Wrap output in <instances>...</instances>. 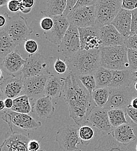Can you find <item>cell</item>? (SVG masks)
<instances>
[{
	"mask_svg": "<svg viewBox=\"0 0 137 151\" xmlns=\"http://www.w3.org/2000/svg\"><path fill=\"white\" fill-rule=\"evenodd\" d=\"M64 98L68 108L70 116L77 125L81 127L89 123V117L97 106L78 76L71 73L66 76Z\"/></svg>",
	"mask_w": 137,
	"mask_h": 151,
	"instance_id": "obj_1",
	"label": "cell"
},
{
	"mask_svg": "<svg viewBox=\"0 0 137 151\" xmlns=\"http://www.w3.org/2000/svg\"><path fill=\"white\" fill-rule=\"evenodd\" d=\"M69 72L77 76L94 75L100 65V49L80 50L73 56L66 58Z\"/></svg>",
	"mask_w": 137,
	"mask_h": 151,
	"instance_id": "obj_2",
	"label": "cell"
},
{
	"mask_svg": "<svg viewBox=\"0 0 137 151\" xmlns=\"http://www.w3.org/2000/svg\"><path fill=\"white\" fill-rule=\"evenodd\" d=\"M100 65L112 70L129 69L128 48L124 45L101 47Z\"/></svg>",
	"mask_w": 137,
	"mask_h": 151,
	"instance_id": "obj_3",
	"label": "cell"
},
{
	"mask_svg": "<svg viewBox=\"0 0 137 151\" xmlns=\"http://www.w3.org/2000/svg\"><path fill=\"white\" fill-rule=\"evenodd\" d=\"M1 116L8 124L12 133L14 132V127L27 131L36 130L41 126V123L30 115L15 112L11 109H5L1 111Z\"/></svg>",
	"mask_w": 137,
	"mask_h": 151,
	"instance_id": "obj_4",
	"label": "cell"
},
{
	"mask_svg": "<svg viewBox=\"0 0 137 151\" xmlns=\"http://www.w3.org/2000/svg\"><path fill=\"white\" fill-rule=\"evenodd\" d=\"M121 4L120 0H97L95 25L101 28L111 24L121 9Z\"/></svg>",
	"mask_w": 137,
	"mask_h": 151,
	"instance_id": "obj_5",
	"label": "cell"
},
{
	"mask_svg": "<svg viewBox=\"0 0 137 151\" xmlns=\"http://www.w3.org/2000/svg\"><path fill=\"white\" fill-rule=\"evenodd\" d=\"M1 29H3L18 45L26 41L33 32L29 25L27 19L19 15L9 17L6 26Z\"/></svg>",
	"mask_w": 137,
	"mask_h": 151,
	"instance_id": "obj_6",
	"label": "cell"
},
{
	"mask_svg": "<svg viewBox=\"0 0 137 151\" xmlns=\"http://www.w3.org/2000/svg\"><path fill=\"white\" fill-rule=\"evenodd\" d=\"M136 96L137 91L133 89V86L109 88V99L104 108L109 111L116 109L125 110L131 106L133 99Z\"/></svg>",
	"mask_w": 137,
	"mask_h": 151,
	"instance_id": "obj_7",
	"label": "cell"
},
{
	"mask_svg": "<svg viewBox=\"0 0 137 151\" xmlns=\"http://www.w3.org/2000/svg\"><path fill=\"white\" fill-rule=\"evenodd\" d=\"M79 126L77 124L67 125L56 132V141L62 151H77L81 144L78 135Z\"/></svg>",
	"mask_w": 137,
	"mask_h": 151,
	"instance_id": "obj_8",
	"label": "cell"
},
{
	"mask_svg": "<svg viewBox=\"0 0 137 151\" xmlns=\"http://www.w3.org/2000/svg\"><path fill=\"white\" fill-rule=\"evenodd\" d=\"M70 25L78 28H86L95 25V6L80 7L74 9L67 16Z\"/></svg>",
	"mask_w": 137,
	"mask_h": 151,
	"instance_id": "obj_9",
	"label": "cell"
},
{
	"mask_svg": "<svg viewBox=\"0 0 137 151\" xmlns=\"http://www.w3.org/2000/svg\"><path fill=\"white\" fill-rule=\"evenodd\" d=\"M80 50L78 28L70 25L61 42L58 46V52L68 58L75 55Z\"/></svg>",
	"mask_w": 137,
	"mask_h": 151,
	"instance_id": "obj_10",
	"label": "cell"
},
{
	"mask_svg": "<svg viewBox=\"0 0 137 151\" xmlns=\"http://www.w3.org/2000/svg\"><path fill=\"white\" fill-rule=\"evenodd\" d=\"M26 63L22 70L23 79L38 76L50 75L49 65L44 57L39 53L29 55L26 59Z\"/></svg>",
	"mask_w": 137,
	"mask_h": 151,
	"instance_id": "obj_11",
	"label": "cell"
},
{
	"mask_svg": "<svg viewBox=\"0 0 137 151\" xmlns=\"http://www.w3.org/2000/svg\"><path fill=\"white\" fill-rule=\"evenodd\" d=\"M50 75L38 76L24 78V94L26 95L30 100L36 101L44 96L46 85Z\"/></svg>",
	"mask_w": 137,
	"mask_h": 151,
	"instance_id": "obj_12",
	"label": "cell"
},
{
	"mask_svg": "<svg viewBox=\"0 0 137 151\" xmlns=\"http://www.w3.org/2000/svg\"><path fill=\"white\" fill-rule=\"evenodd\" d=\"M1 98L13 99L24 94L23 79L22 77L9 76L4 78L0 84Z\"/></svg>",
	"mask_w": 137,
	"mask_h": 151,
	"instance_id": "obj_13",
	"label": "cell"
},
{
	"mask_svg": "<svg viewBox=\"0 0 137 151\" xmlns=\"http://www.w3.org/2000/svg\"><path fill=\"white\" fill-rule=\"evenodd\" d=\"M99 29L96 25L86 28H78L80 41V50H95L102 47Z\"/></svg>",
	"mask_w": 137,
	"mask_h": 151,
	"instance_id": "obj_14",
	"label": "cell"
},
{
	"mask_svg": "<svg viewBox=\"0 0 137 151\" xmlns=\"http://www.w3.org/2000/svg\"><path fill=\"white\" fill-rule=\"evenodd\" d=\"M109 110L104 108L96 106L91 113L88 122L94 127L104 134H112L115 129L112 126L108 114Z\"/></svg>",
	"mask_w": 137,
	"mask_h": 151,
	"instance_id": "obj_15",
	"label": "cell"
},
{
	"mask_svg": "<svg viewBox=\"0 0 137 151\" xmlns=\"http://www.w3.org/2000/svg\"><path fill=\"white\" fill-rule=\"evenodd\" d=\"M26 61L18 52L14 51L2 59L1 69L9 76H21Z\"/></svg>",
	"mask_w": 137,
	"mask_h": 151,
	"instance_id": "obj_16",
	"label": "cell"
},
{
	"mask_svg": "<svg viewBox=\"0 0 137 151\" xmlns=\"http://www.w3.org/2000/svg\"><path fill=\"white\" fill-rule=\"evenodd\" d=\"M54 21V26L51 30L44 32V35L49 42L59 45L64 37L70 24L67 18L63 16L52 17Z\"/></svg>",
	"mask_w": 137,
	"mask_h": 151,
	"instance_id": "obj_17",
	"label": "cell"
},
{
	"mask_svg": "<svg viewBox=\"0 0 137 151\" xmlns=\"http://www.w3.org/2000/svg\"><path fill=\"white\" fill-rule=\"evenodd\" d=\"M29 134L14 132L7 137L1 146V151H29Z\"/></svg>",
	"mask_w": 137,
	"mask_h": 151,
	"instance_id": "obj_18",
	"label": "cell"
},
{
	"mask_svg": "<svg viewBox=\"0 0 137 151\" xmlns=\"http://www.w3.org/2000/svg\"><path fill=\"white\" fill-rule=\"evenodd\" d=\"M99 36L102 42V47L124 45L125 38L112 24L100 28Z\"/></svg>",
	"mask_w": 137,
	"mask_h": 151,
	"instance_id": "obj_19",
	"label": "cell"
},
{
	"mask_svg": "<svg viewBox=\"0 0 137 151\" xmlns=\"http://www.w3.org/2000/svg\"><path fill=\"white\" fill-rule=\"evenodd\" d=\"M137 78L130 69L123 70H113V77L109 88H119L134 86Z\"/></svg>",
	"mask_w": 137,
	"mask_h": 151,
	"instance_id": "obj_20",
	"label": "cell"
},
{
	"mask_svg": "<svg viewBox=\"0 0 137 151\" xmlns=\"http://www.w3.org/2000/svg\"><path fill=\"white\" fill-rule=\"evenodd\" d=\"M132 22L131 11L121 9L117 17L112 22L118 32L125 39L131 35Z\"/></svg>",
	"mask_w": 137,
	"mask_h": 151,
	"instance_id": "obj_21",
	"label": "cell"
},
{
	"mask_svg": "<svg viewBox=\"0 0 137 151\" xmlns=\"http://www.w3.org/2000/svg\"><path fill=\"white\" fill-rule=\"evenodd\" d=\"M65 82V78L59 77L50 74L46 85L45 96L51 99L59 98L62 91H64Z\"/></svg>",
	"mask_w": 137,
	"mask_h": 151,
	"instance_id": "obj_22",
	"label": "cell"
},
{
	"mask_svg": "<svg viewBox=\"0 0 137 151\" xmlns=\"http://www.w3.org/2000/svg\"><path fill=\"white\" fill-rule=\"evenodd\" d=\"M93 151H131L127 145L118 142L114 138L112 134H107L100 138L97 146Z\"/></svg>",
	"mask_w": 137,
	"mask_h": 151,
	"instance_id": "obj_23",
	"label": "cell"
},
{
	"mask_svg": "<svg viewBox=\"0 0 137 151\" xmlns=\"http://www.w3.org/2000/svg\"><path fill=\"white\" fill-rule=\"evenodd\" d=\"M34 109L39 117L43 119L51 118L56 111L52 103V99L46 96L36 101L34 104Z\"/></svg>",
	"mask_w": 137,
	"mask_h": 151,
	"instance_id": "obj_24",
	"label": "cell"
},
{
	"mask_svg": "<svg viewBox=\"0 0 137 151\" xmlns=\"http://www.w3.org/2000/svg\"><path fill=\"white\" fill-rule=\"evenodd\" d=\"M112 135L118 142L124 145H128L137 139L133 128L128 123L115 129Z\"/></svg>",
	"mask_w": 137,
	"mask_h": 151,
	"instance_id": "obj_25",
	"label": "cell"
},
{
	"mask_svg": "<svg viewBox=\"0 0 137 151\" xmlns=\"http://www.w3.org/2000/svg\"><path fill=\"white\" fill-rule=\"evenodd\" d=\"M66 5L67 0H49L47 1L46 10L41 11V13L49 18L62 16Z\"/></svg>",
	"mask_w": 137,
	"mask_h": 151,
	"instance_id": "obj_26",
	"label": "cell"
},
{
	"mask_svg": "<svg viewBox=\"0 0 137 151\" xmlns=\"http://www.w3.org/2000/svg\"><path fill=\"white\" fill-rule=\"evenodd\" d=\"M18 45L3 30H0V56L1 60L15 51Z\"/></svg>",
	"mask_w": 137,
	"mask_h": 151,
	"instance_id": "obj_27",
	"label": "cell"
},
{
	"mask_svg": "<svg viewBox=\"0 0 137 151\" xmlns=\"http://www.w3.org/2000/svg\"><path fill=\"white\" fill-rule=\"evenodd\" d=\"M94 76L96 80L97 88L108 87L112 80L113 70L100 66Z\"/></svg>",
	"mask_w": 137,
	"mask_h": 151,
	"instance_id": "obj_28",
	"label": "cell"
},
{
	"mask_svg": "<svg viewBox=\"0 0 137 151\" xmlns=\"http://www.w3.org/2000/svg\"><path fill=\"white\" fill-rule=\"evenodd\" d=\"M26 95H22L14 99V105L12 111L23 114H28L32 111V107Z\"/></svg>",
	"mask_w": 137,
	"mask_h": 151,
	"instance_id": "obj_29",
	"label": "cell"
},
{
	"mask_svg": "<svg viewBox=\"0 0 137 151\" xmlns=\"http://www.w3.org/2000/svg\"><path fill=\"white\" fill-rule=\"evenodd\" d=\"M125 112L123 109H112L109 111L108 114L110 123L114 129L127 124V120L125 117Z\"/></svg>",
	"mask_w": 137,
	"mask_h": 151,
	"instance_id": "obj_30",
	"label": "cell"
},
{
	"mask_svg": "<svg viewBox=\"0 0 137 151\" xmlns=\"http://www.w3.org/2000/svg\"><path fill=\"white\" fill-rule=\"evenodd\" d=\"M92 98L97 106L104 108L109 99V88H96L92 93Z\"/></svg>",
	"mask_w": 137,
	"mask_h": 151,
	"instance_id": "obj_31",
	"label": "cell"
},
{
	"mask_svg": "<svg viewBox=\"0 0 137 151\" xmlns=\"http://www.w3.org/2000/svg\"><path fill=\"white\" fill-rule=\"evenodd\" d=\"M78 135L81 144L87 146L95 137V132L91 127L84 125L79 127Z\"/></svg>",
	"mask_w": 137,
	"mask_h": 151,
	"instance_id": "obj_32",
	"label": "cell"
},
{
	"mask_svg": "<svg viewBox=\"0 0 137 151\" xmlns=\"http://www.w3.org/2000/svg\"><path fill=\"white\" fill-rule=\"evenodd\" d=\"M78 78L82 84L92 96L94 91L97 88L96 80L94 75L80 76H78Z\"/></svg>",
	"mask_w": 137,
	"mask_h": 151,
	"instance_id": "obj_33",
	"label": "cell"
},
{
	"mask_svg": "<svg viewBox=\"0 0 137 151\" xmlns=\"http://www.w3.org/2000/svg\"><path fill=\"white\" fill-rule=\"evenodd\" d=\"M129 69L133 73L137 72V51L128 49Z\"/></svg>",
	"mask_w": 137,
	"mask_h": 151,
	"instance_id": "obj_34",
	"label": "cell"
},
{
	"mask_svg": "<svg viewBox=\"0 0 137 151\" xmlns=\"http://www.w3.org/2000/svg\"><path fill=\"white\" fill-rule=\"evenodd\" d=\"M54 68L56 73L59 75H64L65 74L68 69V66L65 61L61 59L58 57L55 61Z\"/></svg>",
	"mask_w": 137,
	"mask_h": 151,
	"instance_id": "obj_35",
	"label": "cell"
},
{
	"mask_svg": "<svg viewBox=\"0 0 137 151\" xmlns=\"http://www.w3.org/2000/svg\"><path fill=\"white\" fill-rule=\"evenodd\" d=\"M39 47L38 43L34 40H28L25 42V49L30 55L36 54Z\"/></svg>",
	"mask_w": 137,
	"mask_h": 151,
	"instance_id": "obj_36",
	"label": "cell"
},
{
	"mask_svg": "<svg viewBox=\"0 0 137 151\" xmlns=\"http://www.w3.org/2000/svg\"><path fill=\"white\" fill-rule=\"evenodd\" d=\"M35 4L34 0H22L20 1V11L25 14H29L32 10Z\"/></svg>",
	"mask_w": 137,
	"mask_h": 151,
	"instance_id": "obj_37",
	"label": "cell"
},
{
	"mask_svg": "<svg viewBox=\"0 0 137 151\" xmlns=\"http://www.w3.org/2000/svg\"><path fill=\"white\" fill-rule=\"evenodd\" d=\"M40 25L41 28L44 32H48L53 28L54 26V21L52 18L44 17L40 20Z\"/></svg>",
	"mask_w": 137,
	"mask_h": 151,
	"instance_id": "obj_38",
	"label": "cell"
},
{
	"mask_svg": "<svg viewBox=\"0 0 137 151\" xmlns=\"http://www.w3.org/2000/svg\"><path fill=\"white\" fill-rule=\"evenodd\" d=\"M121 8L127 11H133L137 9V0H123Z\"/></svg>",
	"mask_w": 137,
	"mask_h": 151,
	"instance_id": "obj_39",
	"label": "cell"
},
{
	"mask_svg": "<svg viewBox=\"0 0 137 151\" xmlns=\"http://www.w3.org/2000/svg\"><path fill=\"white\" fill-rule=\"evenodd\" d=\"M124 45H125L128 49L137 51V35L130 36L127 38L125 40Z\"/></svg>",
	"mask_w": 137,
	"mask_h": 151,
	"instance_id": "obj_40",
	"label": "cell"
},
{
	"mask_svg": "<svg viewBox=\"0 0 137 151\" xmlns=\"http://www.w3.org/2000/svg\"><path fill=\"white\" fill-rule=\"evenodd\" d=\"M20 1L18 0H10L7 4L8 10L13 13H17L20 11Z\"/></svg>",
	"mask_w": 137,
	"mask_h": 151,
	"instance_id": "obj_41",
	"label": "cell"
},
{
	"mask_svg": "<svg viewBox=\"0 0 137 151\" xmlns=\"http://www.w3.org/2000/svg\"><path fill=\"white\" fill-rule=\"evenodd\" d=\"M124 111L127 116L130 118L133 124L137 126V109L130 106Z\"/></svg>",
	"mask_w": 137,
	"mask_h": 151,
	"instance_id": "obj_42",
	"label": "cell"
},
{
	"mask_svg": "<svg viewBox=\"0 0 137 151\" xmlns=\"http://www.w3.org/2000/svg\"><path fill=\"white\" fill-rule=\"evenodd\" d=\"M77 1V0H67V5L62 15L63 17L65 18L67 17V16L74 9Z\"/></svg>",
	"mask_w": 137,
	"mask_h": 151,
	"instance_id": "obj_43",
	"label": "cell"
},
{
	"mask_svg": "<svg viewBox=\"0 0 137 151\" xmlns=\"http://www.w3.org/2000/svg\"><path fill=\"white\" fill-rule=\"evenodd\" d=\"M132 22L131 28V35L134 36L136 35L137 31V9L131 11Z\"/></svg>",
	"mask_w": 137,
	"mask_h": 151,
	"instance_id": "obj_44",
	"label": "cell"
},
{
	"mask_svg": "<svg viewBox=\"0 0 137 151\" xmlns=\"http://www.w3.org/2000/svg\"><path fill=\"white\" fill-rule=\"evenodd\" d=\"M96 2L97 0H78L74 9L80 7L94 6L95 5Z\"/></svg>",
	"mask_w": 137,
	"mask_h": 151,
	"instance_id": "obj_45",
	"label": "cell"
},
{
	"mask_svg": "<svg viewBox=\"0 0 137 151\" xmlns=\"http://www.w3.org/2000/svg\"><path fill=\"white\" fill-rule=\"evenodd\" d=\"M28 148L29 151H40V145L39 142L35 139H30L28 143Z\"/></svg>",
	"mask_w": 137,
	"mask_h": 151,
	"instance_id": "obj_46",
	"label": "cell"
},
{
	"mask_svg": "<svg viewBox=\"0 0 137 151\" xmlns=\"http://www.w3.org/2000/svg\"><path fill=\"white\" fill-rule=\"evenodd\" d=\"M8 12H5V14H1L0 15V27L2 29L5 27L8 23Z\"/></svg>",
	"mask_w": 137,
	"mask_h": 151,
	"instance_id": "obj_47",
	"label": "cell"
},
{
	"mask_svg": "<svg viewBox=\"0 0 137 151\" xmlns=\"http://www.w3.org/2000/svg\"><path fill=\"white\" fill-rule=\"evenodd\" d=\"M5 109H11L14 105V99L12 98H5L4 99Z\"/></svg>",
	"mask_w": 137,
	"mask_h": 151,
	"instance_id": "obj_48",
	"label": "cell"
},
{
	"mask_svg": "<svg viewBox=\"0 0 137 151\" xmlns=\"http://www.w3.org/2000/svg\"><path fill=\"white\" fill-rule=\"evenodd\" d=\"M131 106L133 107V108L134 109H137V96L135 97L132 102H131Z\"/></svg>",
	"mask_w": 137,
	"mask_h": 151,
	"instance_id": "obj_49",
	"label": "cell"
},
{
	"mask_svg": "<svg viewBox=\"0 0 137 151\" xmlns=\"http://www.w3.org/2000/svg\"><path fill=\"white\" fill-rule=\"evenodd\" d=\"M8 1H8V0H0V6L2 7V6H4L5 5L7 6Z\"/></svg>",
	"mask_w": 137,
	"mask_h": 151,
	"instance_id": "obj_50",
	"label": "cell"
},
{
	"mask_svg": "<svg viewBox=\"0 0 137 151\" xmlns=\"http://www.w3.org/2000/svg\"><path fill=\"white\" fill-rule=\"evenodd\" d=\"M0 111H4L5 109V104H4V102L3 100L1 99L0 100Z\"/></svg>",
	"mask_w": 137,
	"mask_h": 151,
	"instance_id": "obj_51",
	"label": "cell"
},
{
	"mask_svg": "<svg viewBox=\"0 0 137 151\" xmlns=\"http://www.w3.org/2000/svg\"><path fill=\"white\" fill-rule=\"evenodd\" d=\"M134 88L136 89V90L137 91V81L134 84Z\"/></svg>",
	"mask_w": 137,
	"mask_h": 151,
	"instance_id": "obj_52",
	"label": "cell"
},
{
	"mask_svg": "<svg viewBox=\"0 0 137 151\" xmlns=\"http://www.w3.org/2000/svg\"><path fill=\"white\" fill-rule=\"evenodd\" d=\"M134 76H135V77H136V78H137V72H134Z\"/></svg>",
	"mask_w": 137,
	"mask_h": 151,
	"instance_id": "obj_53",
	"label": "cell"
},
{
	"mask_svg": "<svg viewBox=\"0 0 137 151\" xmlns=\"http://www.w3.org/2000/svg\"><path fill=\"white\" fill-rule=\"evenodd\" d=\"M136 151H137V144H136Z\"/></svg>",
	"mask_w": 137,
	"mask_h": 151,
	"instance_id": "obj_54",
	"label": "cell"
},
{
	"mask_svg": "<svg viewBox=\"0 0 137 151\" xmlns=\"http://www.w3.org/2000/svg\"><path fill=\"white\" fill-rule=\"evenodd\" d=\"M40 151H44V150H40Z\"/></svg>",
	"mask_w": 137,
	"mask_h": 151,
	"instance_id": "obj_55",
	"label": "cell"
},
{
	"mask_svg": "<svg viewBox=\"0 0 137 151\" xmlns=\"http://www.w3.org/2000/svg\"><path fill=\"white\" fill-rule=\"evenodd\" d=\"M136 35H137V32H136Z\"/></svg>",
	"mask_w": 137,
	"mask_h": 151,
	"instance_id": "obj_56",
	"label": "cell"
},
{
	"mask_svg": "<svg viewBox=\"0 0 137 151\" xmlns=\"http://www.w3.org/2000/svg\"></svg>",
	"mask_w": 137,
	"mask_h": 151,
	"instance_id": "obj_57",
	"label": "cell"
}]
</instances>
